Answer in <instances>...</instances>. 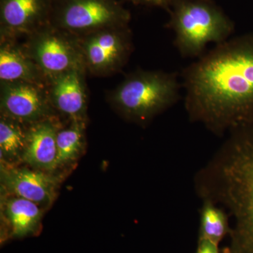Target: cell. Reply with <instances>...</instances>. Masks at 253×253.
<instances>
[{
    "label": "cell",
    "instance_id": "obj_1",
    "mask_svg": "<svg viewBox=\"0 0 253 253\" xmlns=\"http://www.w3.org/2000/svg\"><path fill=\"white\" fill-rule=\"evenodd\" d=\"M185 106L194 121L216 131L253 116V37L229 38L182 72Z\"/></svg>",
    "mask_w": 253,
    "mask_h": 253
},
{
    "label": "cell",
    "instance_id": "obj_2",
    "mask_svg": "<svg viewBox=\"0 0 253 253\" xmlns=\"http://www.w3.org/2000/svg\"><path fill=\"white\" fill-rule=\"evenodd\" d=\"M181 86L177 73L137 70L110 93L109 101L125 117L144 123L175 104Z\"/></svg>",
    "mask_w": 253,
    "mask_h": 253
},
{
    "label": "cell",
    "instance_id": "obj_3",
    "mask_svg": "<svg viewBox=\"0 0 253 253\" xmlns=\"http://www.w3.org/2000/svg\"><path fill=\"white\" fill-rule=\"evenodd\" d=\"M169 26L174 44L184 57L201 56L210 43L229 39L234 31L230 19L209 0H179L174 4Z\"/></svg>",
    "mask_w": 253,
    "mask_h": 253
},
{
    "label": "cell",
    "instance_id": "obj_4",
    "mask_svg": "<svg viewBox=\"0 0 253 253\" xmlns=\"http://www.w3.org/2000/svg\"><path fill=\"white\" fill-rule=\"evenodd\" d=\"M231 152L222 170L226 196L239 220L241 247L253 253V135L236 141Z\"/></svg>",
    "mask_w": 253,
    "mask_h": 253
},
{
    "label": "cell",
    "instance_id": "obj_5",
    "mask_svg": "<svg viewBox=\"0 0 253 253\" xmlns=\"http://www.w3.org/2000/svg\"><path fill=\"white\" fill-rule=\"evenodd\" d=\"M129 11L118 0H52L49 23L74 36L126 27Z\"/></svg>",
    "mask_w": 253,
    "mask_h": 253
},
{
    "label": "cell",
    "instance_id": "obj_6",
    "mask_svg": "<svg viewBox=\"0 0 253 253\" xmlns=\"http://www.w3.org/2000/svg\"><path fill=\"white\" fill-rule=\"evenodd\" d=\"M25 52L46 80L75 69L86 71L79 37L48 23L26 37Z\"/></svg>",
    "mask_w": 253,
    "mask_h": 253
},
{
    "label": "cell",
    "instance_id": "obj_7",
    "mask_svg": "<svg viewBox=\"0 0 253 253\" xmlns=\"http://www.w3.org/2000/svg\"><path fill=\"white\" fill-rule=\"evenodd\" d=\"M79 39L86 72L96 76L119 72L133 49L128 26L106 28Z\"/></svg>",
    "mask_w": 253,
    "mask_h": 253
},
{
    "label": "cell",
    "instance_id": "obj_8",
    "mask_svg": "<svg viewBox=\"0 0 253 253\" xmlns=\"http://www.w3.org/2000/svg\"><path fill=\"white\" fill-rule=\"evenodd\" d=\"M0 89L1 115L28 126L54 117L55 109L50 101L47 85L3 82Z\"/></svg>",
    "mask_w": 253,
    "mask_h": 253
},
{
    "label": "cell",
    "instance_id": "obj_9",
    "mask_svg": "<svg viewBox=\"0 0 253 253\" xmlns=\"http://www.w3.org/2000/svg\"><path fill=\"white\" fill-rule=\"evenodd\" d=\"M52 0H0V36L14 41L49 23Z\"/></svg>",
    "mask_w": 253,
    "mask_h": 253
},
{
    "label": "cell",
    "instance_id": "obj_10",
    "mask_svg": "<svg viewBox=\"0 0 253 253\" xmlns=\"http://www.w3.org/2000/svg\"><path fill=\"white\" fill-rule=\"evenodd\" d=\"M85 73L84 70L75 69L48 80V92L53 107L71 121L85 119L87 106Z\"/></svg>",
    "mask_w": 253,
    "mask_h": 253
},
{
    "label": "cell",
    "instance_id": "obj_11",
    "mask_svg": "<svg viewBox=\"0 0 253 253\" xmlns=\"http://www.w3.org/2000/svg\"><path fill=\"white\" fill-rule=\"evenodd\" d=\"M1 179L6 190L16 197L41 206L51 204L54 200L56 179L40 169L4 167Z\"/></svg>",
    "mask_w": 253,
    "mask_h": 253
},
{
    "label": "cell",
    "instance_id": "obj_12",
    "mask_svg": "<svg viewBox=\"0 0 253 253\" xmlns=\"http://www.w3.org/2000/svg\"><path fill=\"white\" fill-rule=\"evenodd\" d=\"M59 130V124L54 117L29 126L26 149L21 159L23 162L40 170L56 169V138Z\"/></svg>",
    "mask_w": 253,
    "mask_h": 253
},
{
    "label": "cell",
    "instance_id": "obj_13",
    "mask_svg": "<svg viewBox=\"0 0 253 253\" xmlns=\"http://www.w3.org/2000/svg\"><path fill=\"white\" fill-rule=\"evenodd\" d=\"M0 81L1 83L26 82L47 85V80L25 52L22 46L14 41L1 40L0 46Z\"/></svg>",
    "mask_w": 253,
    "mask_h": 253
},
{
    "label": "cell",
    "instance_id": "obj_14",
    "mask_svg": "<svg viewBox=\"0 0 253 253\" xmlns=\"http://www.w3.org/2000/svg\"><path fill=\"white\" fill-rule=\"evenodd\" d=\"M4 208V215L9 222L13 237H26L38 230L42 217L39 205L14 196L5 202Z\"/></svg>",
    "mask_w": 253,
    "mask_h": 253
},
{
    "label": "cell",
    "instance_id": "obj_15",
    "mask_svg": "<svg viewBox=\"0 0 253 253\" xmlns=\"http://www.w3.org/2000/svg\"><path fill=\"white\" fill-rule=\"evenodd\" d=\"M28 127L22 123L1 115L0 151L6 162L22 159L27 142Z\"/></svg>",
    "mask_w": 253,
    "mask_h": 253
},
{
    "label": "cell",
    "instance_id": "obj_16",
    "mask_svg": "<svg viewBox=\"0 0 253 253\" xmlns=\"http://www.w3.org/2000/svg\"><path fill=\"white\" fill-rule=\"evenodd\" d=\"M84 121H71V126L59 129L56 138V167L76 161L84 148Z\"/></svg>",
    "mask_w": 253,
    "mask_h": 253
},
{
    "label": "cell",
    "instance_id": "obj_17",
    "mask_svg": "<svg viewBox=\"0 0 253 253\" xmlns=\"http://www.w3.org/2000/svg\"><path fill=\"white\" fill-rule=\"evenodd\" d=\"M227 232V219L224 213L212 204L206 205L201 212L200 240H208L218 245Z\"/></svg>",
    "mask_w": 253,
    "mask_h": 253
},
{
    "label": "cell",
    "instance_id": "obj_18",
    "mask_svg": "<svg viewBox=\"0 0 253 253\" xmlns=\"http://www.w3.org/2000/svg\"><path fill=\"white\" fill-rule=\"evenodd\" d=\"M196 253H219L218 245L208 240H200L199 249Z\"/></svg>",
    "mask_w": 253,
    "mask_h": 253
},
{
    "label": "cell",
    "instance_id": "obj_19",
    "mask_svg": "<svg viewBox=\"0 0 253 253\" xmlns=\"http://www.w3.org/2000/svg\"><path fill=\"white\" fill-rule=\"evenodd\" d=\"M136 4L149 5V6L166 7L170 3L171 0H129Z\"/></svg>",
    "mask_w": 253,
    "mask_h": 253
}]
</instances>
